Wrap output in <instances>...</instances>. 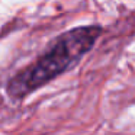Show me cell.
<instances>
[{
  "label": "cell",
  "mask_w": 135,
  "mask_h": 135,
  "mask_svg": "<svg viewBox=\"0 0 135 135\" xmlns=\"http://www.w3.org/2000/svg\"><path fill=\"white\" fill-rule=\"evenodd\" d=\"M102 26L84 25L61 33L41 57L10 77L6 93L12 100H23L77 64L102 35Z\"/></svg>",
  "instance_id": "cell-1"
}]
</instances>
